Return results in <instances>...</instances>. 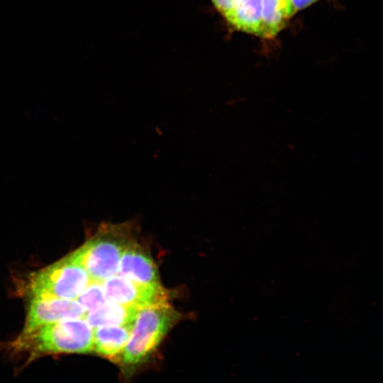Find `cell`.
<instances>
[{
    "label": "cell",
    "mask_w": 383,
    "mask_h": 383,
    "mask_svg": "<svg viewBox=\"0 0 383 383\" xmlns=\"http://www.w3.org/2000/svg\"><path fill=\"white\" fill-rule=\"evenodd\" d=\"M133 222L101 223L85 243L67 255L83 267L91 281L103 282L117 274L125 250L138 240Z\"/></svg>",
    "instance_id": "1"
},
{
    "label": "cell",
    "mask_w": 383,
    "mask_h": 383,
    "mask_svg": "<svg viewBox=\"0 0 383 383\" xmlns=\"http://www.w3.org/2000/svg\"><path fill=\"white\" fill-rule=\"evenodd\" d=\"M182 314L168 302L140 308L130 338L114 362L132 374L155 353Z\"/></svg>",
    "instance_id": "2"
},
{
    "label": "cell",
    "mask_w": 383,
    "mask_h": 383,
    "mask_svg": "<svg viewBox=\"0 0 383 383\" xmlns=\"http://www.w3.org/2000/svg\"><path fill=\"white\" fill-rule=\"evenodd\" d=\"M94 329L85 318L46 323L21 333L13 345L36 357L44 354L93 353Z\"/></svg>",
    "instance_id": "3"
},
{
    "label": "cell",
    "mask_w": 383,
    "mask_h": 383,
    "mask_svg": "<svg viewBox=\"0 0 383 383\" xmlns=\"http://www.w3.org/2000/svg\"><path fill=\"white\" fill-rule=\"evenodd\" d=\"M91 282L85 269L67 256L35 272L29 292L32 299H74Z\"/></svg>",
    "instance_id": "4"
},
{
    "label": "cell",
    "mask_w": 383,
    "mask_h": 383,
    "mask_svg": "<svg viewBox=\"0 0 383 383\" xmlns=\"http://www.w3.org/2000/svg\"><path fill=\"white\" fill-rule=\"evenodd\" d=\"M102 284L107 301L140 309L168 302L170 297L160 282L140 283L117 274L106 279Z\"/></svg>",
    "instance_id": "5"
},
{
    "label": "cell",
    "mask_w": 383,
    "mask_h": 383,
    "mask_svg": "<svg viewBox=\"0 0 383 383\" xmlns=\"http://www.w3.org/2000/svg\"><path fill=\"white\" fill-rule=\"evenodd\" d=\"M87 311L77 301L67 299H32L22 333L46 323L68 318H85Z\"/></svg>",
    "instance_id": "6"
},
{
    "label": "cell",
    "mask_w": 383,
    "mask_h": 383,
    "mask_svg": "<svg viewBox=\"0 0 383 383\" xmlns=\"http://www.w3.org/2000/svg\"><path fill=\"white\" fill-rule=\"evenodd\" d=\"M117 274L140 283L158 282L157 267L147 249L138 240L123 252Z\"/></svg>",
    "instance_id": "7"
},
{
    "label": "cell",
    "mask_w": 383,
    "mask_h": 383,
    "mask_svg": "<svg viewBox=\"0 0 383 383\" xmlns=\"http://www.w3.org/2000/svg\"><path fill=\"white\" fill-rule=\"evenodd\" d=\"M131 326H102L94 328L93 352L114 362L126 345Z\"/></svg>",
    "instance_id": "8"
},
{
    "label": "cell",
    "mask_w": 383,
    "mask_h": 383,
    "mask_svg": "<svg viewBox=\"0 0 383 383\" xmlns=\"http://www.w3.org/2000/svg\"><path fill=\"white\" fill-rule=\"evenodd\" d=\"M140 308L107 301L99 308L87 311L85 319L94 328L102 326H133Z\"/></svg>",
    "instance_id": "9"
},
{
    "label": "cell",
    "mask_w": 383,
    "mask_h": 383,
    "mask_svg": "<svg viewBox=\"0 0 383 383\" xmlns=\"http://www.w3.org/2000/svg\"><path fill=\"white\" fill-rule=\"evenodd\" d=\"M294 16L289 0H262L261 30L259 37H275Z\"/></svg>",
    "instance_id": "10"
},
{
    "label": "cell",
    "mask_w": 383,
    "mask_h": 383,
    "mask_svg": "<svg viewBox=\"0 0 383 383\" xmlns=\"http://www.w3.org/2000/svg\"><path fill=\"white\" fill-rule=\"evenodd\" d=\"M262 0H238L223 17L235 30L259 36Z\"/></svg>",
    "instance_id": "11"
},
{
    "label": "cell",
    "mask_w": 383,
    "mask_h": 383,
    "mask_svg": "<svg viewBox=\"0 0 383 383\" xmlns=\"http://www.w3.org/2000/svg\"><path fill=\"white\" fill-rule=\"evenodd\" d=\"M77 299L87 311L99 308L106 301L102 282L91 281Z\"/></svg>",
    "instance_id": "12"
},
{
    "label": "cell",
    "mask_w": 383,
    "mask_h": 383,
    "mask_svg": "<svg viewBox=\"0 0 383 383\" xmlns=\"http://www.w3.org/2000/svg\"><path fill=\"white\" fill-rule=\"evenodd\" d=\"M216 9L223 16L231 11L238 0H211Z\"/></svg>",
    "instance_id": "13"
},
{
    "label": "cell",
    "mask_w": 383,
    "mask_h": 383,
    "mask_svg": "<svg viewBox=\"0 0 383 383\" xmlns=\"http://www.w3.org/2000/svg\"><path fill=\"white\" fill-rule=\"evenodd\" d=\"M318 0H289L293 14L306 8Z\"/></svg>",
    "instance_id": "14"
}]
</instances>
